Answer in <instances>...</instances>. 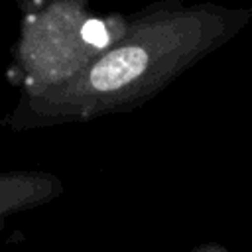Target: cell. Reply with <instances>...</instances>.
<instances>
[{
	"mask_svg": "<svg viewBox=\"0 0 252 252\" xmlns=\"http://www.w3.org/2000/svg\"><path fill=\"white\" fill-rule=\"evenodd\" d=\"M252 8L158 0L128 14L122 35L73 77L33 93V112L51 122H85L132 112L232 41Z\"/></svg>",
	"mask_w": 252,
	"mask_h": 252,
	"instance_id": "obj_1",
	"label": "cell"
},
{
	"mask_svg": "<svg viewBox=\"0 0 252 252\" xmlns=\"http://www.w3.org/2000/svg\"><path fill=\"white\" fill-rule=\"evenodd\" d=\"M126 22L128 14H93L87 0H39L30 6L22 18L20 57L33 93L79 73L122 35Z\"/></svg>",
	"mask_w": 252,
	"mask_h": 252,
	"instance_id": "obj_2",
	"label": "cell"
},
{
	"mask_svg": "<svg viewBox=\"0 0 252 252\" xmlns=\"http://www.w3.org/2000/svg\"><path fill=\"white\" fill-rule=\"evenodd\" d=\"M189 252H230V250L219 242H203V244L193 246Z\"/></svg>",
	"mask_w": 252,
	"mask_h": 252,
	"instance_id": "obj_3",
	"label": "cell"
}]
</instances>
